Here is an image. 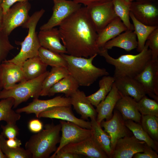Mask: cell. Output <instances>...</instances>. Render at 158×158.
<instances>
[{
    "instance_id": "cell-1",
    "label": "cell",
    "mask_w": 158,
    "mask_h": 158,
    "mask_svg": "<svg viewBox=\"0 0 158 158\" xmlns=\"http://www.w3.org/2000/svg\"><path fill=\"white\" fill-rule=\"evenodd\" d=\"M59 26L61 40L68 54L88 58L99 54L100 49L96 43L98 34L86 6L81 7Z\"/></svg>"
},
{
    "instance_id": "cell-2",
    "label": "cell",
    "mask_w": 158,
    "mask_h": 158,
    "mask_svg": "<svg viewBox=\"0 0 158 158\" xmlns=\"http://www.w3.org/2000/svg\"><path fill=\"white\" fill-rule=\"evenodd\" d=\"M99 54L103 57L108 63L114 67V77L128 76L135 78L152 60L151 51L147 41L143 49L136 55L124 54L114 58L109 54L108 50L103 48H100Z\"/></svg>"
},
{
    "instance_id": "cell-3",
    "label": "cell",
    "mask_w": 158,
    "mask_h": 158,
    "mask_svg": "<svg viewBox=\"0 0 158 158\" xmlns=\"http://www.w3.org/2000/svg\"><path fill=\"white\" fill-rule=\"evenodd\" d=\"M61 54L66 61L69 74L79 86H89L99 78L109 75L105 69L97 67L93 64L97 54L88 58Z\"/></svg>"
},
{
    "instance_id": "cell-4",
    "label": "cell",
    "mask_w": 158,
    "mask_h": 158,
    "mask_svg": "<svg viewBox=\"0 0 158 158\" xmlns=\"http://www.w3.org/2000/svg\"><path fill=\"white\" fill-rule=\"evenodd\" d=\"M44 128L32 136L26 142L25 149L31 154L32 158H49L55 152L59 143L61 126L60 123L46 124Z\"/></svg>"
},
{
    "instance_id": "cell-5",
    "label": "cell",
    "mask_w": 158,
    "mask_h": 158,
    "mask_svg": "<svg viewBox=\"0 0 158 158\" xmlns=\"http://www.w3.org/2000/svg\"><path fill=\"white\" fill-rule=\"evenodd\" d=\"M42 8L34 12L23 26L28 29L27 35L20 43L19 52L13 58L7 61L21 67L26 60L38 56L39 50L41 47L38 35L36 31L37 24L45 12Z\"/></svg>"
},
{
    "instance_id": "cell-6",
    "label": "cell",
    "mask_w": 158,
    "mask_h": 158,
    "mask_svg": "<svg viewBox=\"0 0 158 158\" xmlns=\"http://www.w3.org/2000/svg\"><path fill=\"white\" fill-rule=\"evenodd\" d=\"M49 71H47L39 77L17 84L8 89H3L0 91V99L12 97L14 99L13 108L30 98H38L40 96L43 82Z\"/></svg>"
},
{
    "instance_id": "cell-7",
    "label": "cell",
    "mask_w": 158,
    "mask_h": 158,
    "mask_svg": "<svg viewBox=\"0 0 158 158\" xmlns=\"http://www.w3.org/2000/svg\"><path fill=\"white\" fill-rule=\"evenodd\" d=\"M31 5L28 1L18 2L4 14L1 30L8 35L16 28L22 26L30 18Z\"/></svg>"
},
{
    "instance_id": "cell-8",
    "label": "cell",
    "mask_w": 158,
    "mask_h": 158,
    "mask_svg": "<svg viewBox=\"0 0 158 158\" xmlns=\"http://www.w3.org/2000/svg\"><path fill=\"white\" fill-rule=\"evenodd\" d=\"M86 7L97 34L117 17L112 1Z\"/></svg>"
},
{
    "instance_id": "cell-9",
    "label": "cell",
    "mask_w": 158,
    "mask_h": 158,
    "mask_svg": "<svg viewBox=\"0 0 158 158\" xmlns=\"http://www.w3.org/2000/svg\"><path fill=\"white\" fill-rule=\"evenodd\" d=\"M53 2L52 15L48 21L40 27V30L59 26L64 20L81 7V4L72 0H55Z\"/></svg>"
},
{
    "instance_id": "cell-10",
    "label": "cell",
    "mask_w": 158,
    "mask_h": 158,
    "mask_svg": "<svg viewBox=\"0 0 158 158\" xmlns=\"http://www.w3.org/2000/svg\"><path fill=\"white\" fill-rule=\"evenodd\" d=\"M134 78L142 85L146 95L158 102V61L151 60Z\"/></svg>"
},
{
    "instance_id": "cell-11",
    "label": "cell",
    "mask_w": 158,
    "mask_h": 158,
    "mask_svg": "<svg viewBox=\"0 0 158 158\" xmlns=\"http://www.w3.org/2000/svg\"><path fill=\"white\" fill-rule=\"evenodd\" d=\"M60 123L61 126V135L59 144L50 158L67 145L79 142L91 136L90 129L83 128L69 121L61 120L60 121Z\"/></svg>"
},
{
    "instance_id": "cell-12",
    "label": "cell",
    "mask_w": 158,
    "mask_h": 158,
    "mask_svg": "<svg viewBox=\"0 0 158 158\" xmlns=\"http://www.w3.org/2000/svg\"><path fill=\"white\" fill-rule=\"evenodd\" d=\"M158 3L130 2V10L136 19L143 24L149 26H158Z\"/></svg>"
},
{
    "instance_id": "cell-13",
    "label": "cell",
    "mask_w": 158,
    "mask_h": 158,
    "mask_svg": "<svg viewBox=\"0 0 158 158\" xmlns=\"http://www.w3.org/2000/svg\"><path fill=\"white\" fill-rule=\"evenodd\" d=\"M100 125L110 137L113 151L119 139L131 136L130 131L126 126L125 121L120 113L116 109L114 110L111 118L108 120H103Z\"/></svg>"
},
{
    "instance_id": "cell-14",
    "label": "cell",
    "mask_w": 158,
    "mask_h": 158,
    "mask_svg": "<svg viewBox=\"0 0 158 158\" xmlns=\"http://www.w3.org/2000/svg\"><path fill=\"white\" fill-rule=\"evenodd\" d=\"M61 149L90 158H109L92 136L79 142L68 144Z\"/></svg>"
},
{
    "instance_id": "cell-15",
    "label": "cell",
    "mask_w": 158,
    "mask_h": 158,
    "mask_svg": "<svg viewBox=\"0 0 158 158\" xmlns=\"http://www.w3.org/2000/svg\"><path fill=\"white\" fill-rule=\"evenodd\" d=\"M145 143L133 135L120 138L116 144L111 158H133L135 153L143 152Z\"/></svg>"
},
{
    "instance_id": "cell-16",
    "label": "cell",
    "mask_w": 158,
    "mask_h": 158,
    "mask_svg": "<svg viewBox=\"0 0 158 158\" xmlns=\"http://www.w3.org/2000/svg\"><path fill=\"white\" fill-rule=\"evenodd\" d=\"M70 97L57 96L47 100L34 98L28 105L18 109L16 111L18 113L25 112L35 114L38 118L40 113L49 109L58 106H71Z\"/></svg>"
},
{
    "instance_id": "cell-17",
    "label": "cell",
    "mask_w": 158,
    "mask_h": 158,
    "mask_svg": "<svg viewBox=\"0 0 158 158\" xmlns=\"http://www.w3.org/2000/svg\"><path fill=\"white\" fill-rule=\"evenodd\" d=\"M38 118H56L74 123L79 126L90 129V122L77 118L73 113L71 106H58L49 109L39 114Z\"/></svg>"
},
{
    "instance_id": "cell-18",
    "label": "cell",
    "mask_w": 158,
    "mask_h": 158,
    "mask_svg": "<svg viewBox=\"0 0 158 158\" xmlns=\"http://www.w3.org/2000/svg\"><path fill=\"white\" fill-rule=\"evenodd\" d=\"M114 78V84L121 95L130 97L137 102L146 95L143 87L134 78L128 76Z\"/></svg>"
},
{
    "instance_id": "cell-19",
    "label": "cell",
    "mask_w": 158,
    "mask_h": 158,
    "mask_svg": "<svg viewBox=\"0 0 158 158\" xmlns=\"http://www.w3.org/2000/svg\"><path fill=\"white\" fill-rule=\"evenodd\" d=\"M3 89H8L26 80L21 67L6 60L1 63Z\"/></svg>"
},
{
    "instance_id": "cell-20",
    "label": "cell",
    "mask_w": 158,
    "mask_h": 158,
    "mask_svg": "<svg viewBox=\"0 0 158 158\" xmlns=\"http://www.w3.org/2000/svg\"><path fill=\"white\" fill-rule=\"evenodd\" d=\"M121 95L114 83L112 89L105 98L96 107L97 121L100 124L105 119L108 120L112 117L116 104Z\"/></svg>"
},
{
    "instance_id": "cell-21",
    "label": "cell",
    "mask_w": 158,
    "mask_h": 158,
    "mask_svg": "<svg viewBox=\"0 0 158 158\" xmlns=\"http://www.w3.org/2000/svg\"><path fill=\"white\" fill-rule=\"evenodd\" d=\"M38 37L41 47L59 54H67L65 47L61 42L58 28L40 30Z\"/></svg>"
},
{
    "instance_id": "cell-22",
    "label": "cell",
    "mask_w": 158,
    "mask_h": 158,
    "mask_svg": "<svg viewBox=\"0 0 158 158\" xmlns=\"http://www.w3.org/2000/svg\"><path fill=\"white\" fill-rule=\"evenodd\" d=\"M71 105L83 120L96 118L97 113L83 91L78 89L70 97Z\"/></svg>"
},
{
    "instance_id": "cell-23",
    "label": "cell",
    "mask_w": 158,
    "mask_h": 158,
    "mask_svg": "<svg viewBox=\"0 0 158 158\" xmlns=\"http://www.w3.org/2000/svg\"><path fill=\"white\" fill-rule=\"evenodd\" d=\"M114 109L119 112L124 121L130 120L140 123L142 115L138 109L137 102L133 98L121 95Z\"/></svg>"
},
{
    "instance_id": "cell-24",
    "label": "cell",
    "mask_w": 158,
    "mask_h": 158,
    "mask_svg": "<svg viewBox=\"0 0 158 158\" xmlns=\"http://www.w3.org/2000/svg\"><path fill=\"white\" fill-rule=\"evenodd\" d=\"M137 37L134 31L127 30L107 42L102 48L108 50L116 47L129 51L137 48Z\"/></svg>"
},
{
    "instance_id": "cell-25",
    "label": "cell",
    "mask_w": 158,
    "mask_h": 158,
    "mask_svg": "<svg viewBox=\"0 0 158 158\" xmlns=\"http://www.w3.org/2000/svg\"><path fill=\"white\" fill-rule=\"evenodd\" d=\"M127 29L118 17H116L98 34L96 43L101 48L108 41L116 37Z\"/></svg>"
},
{
    "instance_id": "cell-26",
    "label": "cell",
    "mask_w": 158,
    "mask_h": 158,
    "mask_svg": "<svg viewBox=\"0 0 158 158\" xmlns=\"http://www.w3.org/2000/svg\"><path fill=\"white\" fill-rule=\"evenodd\" d=\"M91 136L100 148L111 158L112 152L111 144L109 134L102 128L96 118H90Z\"/></svg>"
},
{
    "instance_id": "cell-27",
    "label": "cell",
    "mask_w": 158,
    "mask_h": 158,
    "mask_svg": "<svg viewBox=\"0 0 158 158\" xmlns=\"http://www.w3.org/2000/svg\"><path fill=\"white\" fill-rule=\"evenodd\" d=\"M47 66L37 56L26 60L21 68L27 80L36 78L44 73L47 71Z\"/></svg>"
},
{
    "instance_id": "cell-28",
    "label": "cell",
    "mask_w": 158,
    "mask_h": 158,
    "mask_svg": "<svg viewBox=\"0 0 158 158\" xmlns=\"http://www.w3.org/2000/svg\"><path fill=\"white\" fill-rule=\"evenodd\" d=\"M79 86L76 80L69 74L59 80L49 90L48 96L62 93L66 97H70L78 89Z\"/></svg>"
},
{
    "instance_id": "cell-29",
    "label": "cell",
    "mask_w": 158,
    "mask_h": 158,
    "mask_svg": "<svg viewBox=\"0 0 158 158\" xmlns=\"http://www.w3.org/2000/svg\"><path fill=\"white\" fill-rule=\"evenodd\" d=\"M129 15L133 22V31L137 39V50L140 52L144 48L148 36L155 29L158 28V26H149L143 24L137 20L131 12Z\"/></svg>"
},
{
    "instance_id": "cell-30",
    "label": "cell",
    "mask_w": 158,
    "mask_h": 158,
    "mask_svg": "<svg viewBox=\"0 0 158 158\" xmlns=\"http://www.w3.org/2000/svg\"><path fill=\"white\" fill-rule=\"evenodd\" d=\"M115 81L114 76L104 75L99 80V89L95 92L87 96L91 104L96 107L106 97L110 92Z\"/></svg>"
},
{
    "instance_id": "cell-31",
    "label": "cell",
    "mask_w": 158,
    "mask_h": 158,
    "mask_svg": "<svg viewBox=\"0 0 158 158\" xmlns=\"http://www.w3.org/2000/svg\"><path fill=\"white\" fill-rule=\"evenodd\" d=\"M69 75L67 67H52L44 80L42 85L40 96H48L50 88L62 78Z\"/></svg>"
},
{
    "instance_id": "cell-32",
    "label": "cell",
    "mask_w": 158,
    "mask_h": 158,
    "mask_svg": "<svg viewBox=\"0 0 158 158\" xmlns=\"http://www.w3.org/2000/svg\"><path fill=\"white\" fill-rule=\"evenodd\" d=\"M14 99L12 97L1 99L0 101V121H4L7 123L16 124L21 117L20 114L12 109Z\"/></svg>"
},
{
    "instance_id": "cell-33",
    "label": "cell",
    "mask_w": 158,
    "mask_h": 158,
    "mask_svg": "<svg viewBox=\"0 0 158 158\" xmlns=\"http://www.w3.org/2000/svg\"><path fill=\"white\" fill-rule=\"evenodd\" d=\"M125 123L126 126L136 139L144 142L158 152V142L153 140L149 135L143 129L140 123L130 120L125 121Z\"/></svg>"
},
{
    "instance_id": "cell-34",
    "label": "cell",
    "mask_w": 158,
    "mask_h": 158,
    "mask_svg": "<svg viewBox=\"0 0 158 158\" xmlns=\"http://www.w3.org/2000/svg\"><path fill=\"white\" fill-rule=\"evenodd\" d=\"M38 56L48 66L67 67L66 61L60 54L41 46L39 50Z\"/></svg>"
},
{
    "instance_id": "cell-35",
    "label": "cell",
    "mask_w": 158,
    "mask_h": 158,
    "mask_svg": "<svg viewBox=\"0 0 158 158\" xmlns=\"http://www.w3.org/2000/svg\"><path fill=\"white\" fill-rule=\"evenodd\" d=\"M114 12L127 28V30H134L133 24L130 20V3L124 0H112Z\"/></svg>"
},
{
    "instance_id": "cell-36",
    "label": "cell",
    "mask_w": 158,
    "mask_h": 158,
    "mask_svg": "<svg viewBox=\"0 0 158 158\" xmlns=\"http://www.w3.org/2000/svg\"><path fill=\"white\" fill-rule=\"evenodd\" d=\"M5 139L1 134H0L1 150L6 158H32L31 153L25 149L20 147L16 148L8 147L5 143Z\"/></svg>"
},
{
    "instance_id": "cell-37",
    "label": "cell",
    "mask_w": 158,
    "mask_h": 158,
    "mask_svg": "<svg viewBox=\"0 0 158 158\" xmlns=\"http://www.w3.org/2000/svg\"><path fill=\"white\" fill-rule=\"evenodd\" d=\"M140 124L144 130L154 140L158 141V117L142 115Z\"/></svg>"
},
{
    "instance_id": "cell-38",
    "label": "cell",
    "mask_w": 158,
    "mask_h": 158,
    "mask_svg": "<svg viewBox=\"0 0 158 158\" xmlns=\"http://www.w3.org/2000/svg\"><path fill=\"white\" fill-rule=\"evenodd\" d=\"M138 109L141 115L158 117V101L147 97L146 95L137 102Z\"/></svg>"
},
{
    "instance_id": "cell-39",
    "label": "cell",
    "mask_w": 158,
    "mask_h": 158,
    "mask_svg": "<svg viewBox=\"0 0 158 158\" xmlns=\"http://www.w3.org/2000/svg\"><path fill=\"white\" fill-rule=\"evenodd\" d=\"M14 48L10 42L8 35L0 29V63L5 60L10 51Z\"/></svg>"
},
{
    "instance_id": "cell-40",
    "label": "cell",
    "mask_w": 158,
    "mask_h": 158,
    "mask_svg": "<svg viewBox=\"0 0 158 158\" xmlns=\"http://www.w3.org/2000/svg\"><path fill=\"white\" fill-rule=\"evenodd\" d=\"M146 41L151 51L152 60L158 61V28L151 33Z\"/></svg>"
},
{
    "instance_id": "cell-41",
    "label": "cell",
    "mask_w": 158,
    "mask_h": 158,
    "mask_svg": "<svg viewBox=\"0 0 158 158\" xmlns=\"http://www.w3.org/2000/svg\"><path fill=\"white\" fill-rule=\"evenodd\" d=\"M1 134L8 139L16 138L19 134L20 129L16 124L7 123L5 125H1Z\"/></svg>"
},
{
    "instance_id": "cell-42",
    "label": "cell",
    "mask_w": 158,
    "mask_h": 158,
    "mask_svg": "<svg viewBox=\"0 0 158 158\" xmlns=\"http://www.w3.org/2000/svg\"><path fill=\"white\" fill-rule=\"evenodd\" d=\"M142 153L138 152L135 154L133 158H158V155L156 151L146 143L144 145V151Z\"/></svg>"
},
{
    "instance_id": "cell-43",
    "label": "cell",
    "mask_w": 158,
    "mask_h": 158,
    "mask_svg": "<svg viewBox=\"0 0 158 158\" xmlns=\"http://www.w3.org/2000/svg\"><path fill=\"white\" fill-rule=\"evenodd\" d=\"M43 125L41 121L37 119H32L28 124V128L31 132L37 133L42 130Z\"/></svg>"
},
{
    "instance_id": "cell-44",
    "label": "cell",
    "mask_w": 158,
    "mask_h": 158,
    "mask_svg": "<svg viewBox=\"0 0 158 158\" xmlns=\"http://www.w3.org/2000/svg\"><path fill=\"white\" fill-rule=\"evenodd\" d=\"M80 155L74 153L65 152L61 149L50 158H79Z\"/></svg>"
},
{
    "instance_id": "cell-45",
    "label": "cell",
    "mask_w": 158,
    "mask_h": 158,
    "mask_svg": "<svg viewBox=\"0 0 158 158\" xmlns=\"http://www.w3.org/2000/svg\"><path fill=\"white\" fill-rule=\"evenodd\" d=\"M28 0H4L0 4L2 8L4 14H5L12 5L16 2L25 1Z\"/></svg>"
},
{
    "instance_id": "cell-46",
    "label": "cell",
    "mask_w": 158,
    "mask_h": 158,
    "mask_svg": "<svg viewBox=\"0 0 158 158\" xmlns=\"http://www.w3.org/2000/svg\"><path fill=\"white\" fill-rule=\"evenodd\" d=\"M75 2L84 4L85 6L112 1V0H72Z\"/></svg>"
},
{
    "instance_id": "cell-47",
    "label": "cell",
    "mask_w": 158,
    "mask_h": 158,
    "mask_svg": "<svg viewBox=\"0 0 158 158\" xmlns=\"http://www.w3.org/2000/svg\"><path fill=\"white\" fill-rule=\"evenodd\" d=\"M5 143L6 145L10 148H16L20 147L21 145L20 140L17 138L5 139Z\"/></svg>"
},
{
    "instance_id": "cell-48",
    "label": "cell",
    "mask_w": 158,
    "mask_h": 158,
    "mask_svg": "<svg viewBox=\"0 0 158 158\" xmlns=\"http://www.w3.org/2000/svg\"><path fill=\"white\" fill-rule=\"evenodd\" d=\"M4 14L2 8L0 4V29H1Z\"/></svg>"
},
{
    "instance_id": "cell-49",
    "label": "cell",
    "mask_w": 158,
    "mask_h": 158,
    "mask_svg": "<svg viewBox=\"0 0 158 158\" xmlns=\"http://www.w3.org/2000/svg\"><path fill=\"white\" fill-rule=\"evenodd\" d=\"M3 89L2 78V68L1 63H0V91Z\"/></svg>"
},
{
    "instance_id": "cell-50",
    "label": "cell",
    "mask_w": 158,
    "mask_h": 158,
    "mask_svg": "<svg viewBox=\"0 0 158 158\" xmlns=\"http://www.w3.org/2000/svg\"><path fill=\"white\" fill-rule=\"evenodd\" d=\"M158 0H135V1L139 2H154L158 1Z\"/></svg>"
},
{
    "instance_id": "cell-51",
    "label": "cell",
    "mask_w": 158,
    "mask_h": 158,
    "mask_svg": "<svg viewBox=\"0 0 158 158\" xmlns=\"http://www.w3.org/2000/svg\"><path fill=\"white\" fill-rule=\"evenodd\" d=\"M0 158H6L5 155L2 152L1 149V142L0 140Z\"/></svg>"
},
{
    "instance_id": "cell-52",
    "label": "cell",
    "mask_w": 158,
    "mask_h": 158,
    "mask_svg": "<svg viewBox=\"0 0 158 158\" xmlns=\"http://www.w3.org/2000/svg\"><path fill=\"white\" fill-rule=\"evenodd\" d=\"M126 1L128 3H130L131 2L130 0H124Z\"/></svg>"
},
{
    "instance_id": "cell-53",
    "label": "cell",
    "mask_w": 158,
    "mask_h": 158,
    "mask_svg": "<svg viewBox=\"0 0 158 158\" xmlns=\"http://www.w3.org/2000/svg\"><path fill=\"white\" fill-rule=\"evenodd\" d=\"M4 1V0H0V4H1L3 1Z\"/></svg>"
},
{
    "instance_id": "cell-54",
    "label": "cell",
    "mask_w": 158,
    "mask_h": 158,
    "mask_svg": "<svg viewBox=\"0 0 158 158\" xmlns=\"http://www.w3.org/2000/svg\"><path fill=\"white\" fill-rule=\"evenodd\" d=\"M130 2H132V1H135V0H130Z\"/></svg>"
},
{
    "instance_id": "cell-55",
    "label": "cell",
    "mask_w": 158,
    "mask_h": 158,
    "mask_svg": "<svg viewBox=\"0 0 158 158\" xmlns=\"http://www.w3.org/2000/svg\"><path fill=\"white\" fill-rule=\"evenodd\" d=\"M53 0V1H54V0Z\"/></svg>"
}]
</instances>
